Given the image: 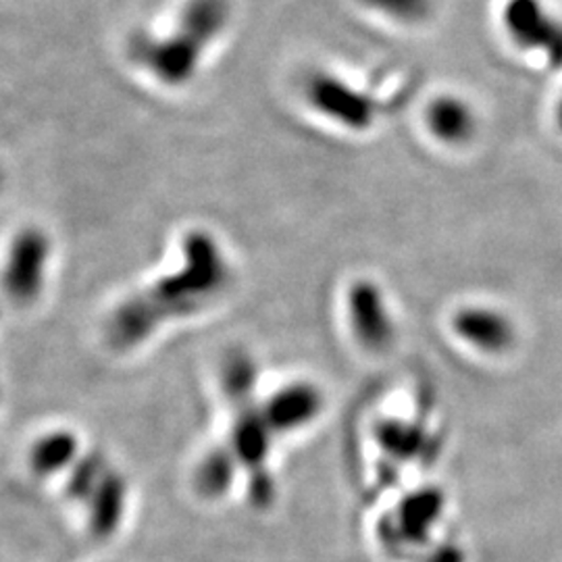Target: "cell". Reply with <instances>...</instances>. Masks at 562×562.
<instances>
[{
    "label": "cell",
    "instance_id": "12",
    "mask_svg": "<svg viewBox=\"0 0 562 562\" xmlns=\"http://www.w3.org/2000/svg\"><path fill=\"white\" fill-rule=\"evenodd\" d=\"M0 183H2V176H0Z\"/></svg>",
    "mask_w": 562,
    "mask_h": 562
},
{
    "label": "cell",
    "instance_id": "7",
    "mask_svg": "<svg viewBox=\"0 0 562 562\" xmlns=\"http://www.w3.org/2000/svg\"><path fill=\"white\" fill-rule=\"evenodd\" d=\"M454 329L469 346L487 355H501L515 344L513 323L503 313L485 306L461 311L454 319Z\"/></svg>",
    "mask_w": 562,
    "mask_h": 562
},
{
    "label": "cell",
    "instance_id": "1",
    "mask_svg": "<svg viewBox=\"0 0 562 562\" xmlns=\"http://www.w3.org/2000/svg\"><path fill=\"white\" fill-rule=\"evenodd\" d=\"M209 50L180 23L167 34H140L132 42V57L165 86H183L192 80Z\"/></svg>",
    "mask_w": 562,
    "mask_h": 562
},
{
    "label": "cell",
    "instance_id": "9",
    "mask_svg": "<svg viewBox=\"0 0 562 562\" xmlns=\"http://www.w3.org/2000/svg\"><path fill=\"white\" fill-rule=\"evenodd\" d=\"M229 21V4L227 0H188L181 7L178 21L190 34L211 46L222 36Z\"/></svg>",
    "mask_w": 562,
    "mask_h": 562
},
{
    "label": "cell",
    "instance_id": "10",
    "mask_svg": "<svg viewBox=\"0 0 562 562\" xmlns=\"http://www.w3.org/2000/svg\"><path fill=\"white\" fill-rule=\"evenodd\" d=\"M375 13L401 23H419L431 13V0H362Z\"/></svg>",
    "mask_w": 562,
    "mask_h": 562
},
{
    "label": "cell",
    "instance_id": "4",
    "mask_svg": "<svg viewBox=\"0 0 562 562\" xmlns=\"http://www.w3.org/2000/svg\"><path fill=\"white\" fill-rule=\"evenodd\" d=\"M348 313L357 338L369 350H383L394 338V322L390 317L382 292L373 283H359L348 296Z\"/></svg>",
    "mask_w": 562,
    "mask_h": 562
},
{
    "label": "cell",
    "instance_id": "6",
    "mask_svg": "<svg viewBox=\"0 0 562 562\" xmlns=\"http://www.w3.org/2000/svg\"><path fill=\"white\" fill-rule=\"evenodd\" d=\"M323 411L322 392L311 383H290L265 404V425L276 431H299Z\"/></svg>",
    "mask_w": 562,
    "mask_h": 562
},
{
    "label": "cell",
    "instance_id": "11",
    "mask_svg": "<svg viewBox=\"0 0 562 562\" xmlns=\"http://www.w3.org/2000/svg\"><path fill=\"white\" fill-rule=\"evenodd\" d=\"M557 121H559V127L562 130V99L559 102V109H557Z\"/></svg>",
    "mask_w": 562,
    "mask_h": 562
},
{
    "label": "cell",
    "instance_id": "2",
    "mask_svg": "<svg viewBox=\"0 0 562 562\" xmlns=\"http://www.w3.org/2000/svg\"><path fill=\"white\" fill-rule=\"evenodd\" d=\"M504 25L525 50L540 53L552 67L562 65V20L542 0H508Z\"/></svg>",
    "mask_w": 562,
    "mask_h": 562
},
{
    "label": "cell",
    "instance_id": "5",
    "mask_svg": "<svg viewBox=\"0 0 562 562\" xmlns=\"http://www.w3.org/2000/svg\"><path fill=\"white\" fill-rule=\"evenodd\" d=\"M46 240L36 234H23L13 248L9 250L7 267L2 269V278L7 292L15 301H32L44 281L46 267Z\"/></svg>",
    "mask_w": 562,
    "mask_h": 562
},
{
    "label": "cell",
    "instance_id": "8",
    "mask_svg": "<svg viewBox=\"0 0 562 562\" xmlns=\"http://www.w3.org/2000/svg\"><path fill=\"white\" fill-rule=\"evenodd\" d=\"M427 127L443 144H464L475 136V111L459 97H440L427 109Z\"/></svg>",
    "mask_w": 562,
    "mask_h": 562
},
{
    "label": "cell",
    "instance_id": "3",
    "mask_svg": "<svg viewBox=\"0 0 562 562\" xmlns=\"http://www.w3.org/2000/svg\"><path fill=\"white\" fill-rule=\"evenodd\" d=\"M306 97L311 104L327 117L346 127H369L373 123V104L361 90L348 86L331 74H315L306 83Z\"/></svg>",
    "mask_w": 562,
    "mask_h": 562
}]
</instances>
